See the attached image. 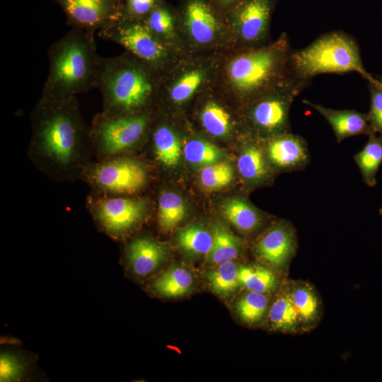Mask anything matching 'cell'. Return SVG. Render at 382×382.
Returning a JSON list of instances; mask_svg holds the SVG:
<instances>
[{
    "label": "cell",
    "instance_id": "1",
    "mask_svg": "<svg viewBox=\"0 0 382 382\" xmlns=\"http://www.w3.org/2000/svg\"><path fill=\"white\" fill-rule=\"evenodd\" d=\"M29 153L37 167L58 180L76 177L92 144L76 97L40 96L31 115Z\"/></svg>",
    "mask_w": 382,
    "mask_h": 382
},
{
    "label": "cell",
    "instance_id": "2",
    "mask_svg": "<svg viewBox=\"0 0 382 382\" xmlns=\"http://www.w3.org/2000/svg\"><path fill=\"white\" fill-rule=\"evenodd\" d=\"M94 33L71 28L47 51L49 71L41 96L65 98L96 88L100 56Z\"/></svg>",
    "mask_w": 382,
    "mask_h": 382
},
{
    "label": "cell",
    "instance_id": "3",
    "mask_svg": "<svg viewBox=\"0 0 382 382\" xmlns=\"http://www.w3.org/2000/svg\"><path fill=\"white\" fill-rule=\"evenodd\" d=\"M151 67L127 52L100 57L96 88L102 96L103 112L122 115L141 112L151 100L155 83Z\"/></svg>",
    "mask_w": 382,
    "mask_h": 382
},
{
    "label": "cell",
    "instance_id": "4",
    "mask_svg": "<svg viewBox=\"0 0 382 382\" xmlns=\"http://www.w3.org/2000/svg\"><path fill=\"white\" fill-rule=\"evenodd\" d=\"M289 64L292 76L307 86L322 74L355 72L367 82L376 80L365 69L355 40L342 31L324 33L306 47L292 50Z\"/></svg>",
    "mask_w": 382,
    "mask_h": 382
},
{
    "label": "cell",
    "instance_id": "5",
    "mask_svg": "<svg viewBox=\"0 0 382 382\" xmlns=\"http://www.w3.org/2000/svg\"><path fill=\"white\" fill-rule=\"evenodd\" d=\"M291 52L284 33L274 44L249 50L233 58L228 74L234 88L248 98L257 96L291 80L289 69Z\"/></svg>",
    "mask_w": 382,
    "mask_h": 382
},
{
    "label": "cell",
    "instance_id": "6",
    "mask_svg": "<svg viewBox=\"0 0 382 382\" xmlns=\"http://www.w3.org/2000/svg\"><path fill=\"white\" fill-rule=\"evenodd\" d=\"M149 122V115L144 112L122 115L102 112L96 116L90 127L92 145L105 156L121 154L141 141Z\"/></svg>",
    "mask_w": 382,
    "mask_h": 382
},
{
    "label": "cell",
    "instance_id": "7",
    "mask_svg": "<svg viewBox=\"0 0 382 382\" xmlns=\"http://www.w3.org/2000/svg\"><path fill=\"white\" fill-rule=\"evenodd\" d=\"M308 86L291 80L257 96L249 110L250 122L265 139L291 132L290 108Z\"/></svg>",
    "mask_w": 382,
    "mask_h": 382
},
{
    "label": "cell",
    "instance_id": "8",
    "mask_svg": "<svg viewBox=\"0 0 382 382\" xmlns=\"http://www.w3.org/2000/svg\"><path fill=\"white\" fill-rule=\"evenodd\" d=\"M98 35L120 45L151 68L158 66L166 56L164 44L144 21L120 18L99 30Z\"/></svg>",
    "mask_w": 382,
    "mask_h": 382
},
{
    "label": "cell",
    "instance_id": "9",
    "mask_svg": "<svg viewBox=\"0 0 382 382\" xmlns=\"http://www.w3.org/2000/svg\"><path fill=\"white\" fill-rule=\"evenodd\" d=\"M89 178L99 188L117 194H133L142 189L147 181L144 166L133 158L110 159L95 166Z\"/></svg>",
    "mask_w": 382,
    "mask_h": 382
},
{
    "label": "cell",
    "instance_id": "10",
    "mask_svg": "<svg viewBox=\"0 0 382 382\" xmlns=\"http://www.w3.org/2000/svg\"><path fill=\"white\" fill-rule=\"evenodd\" d=\"M298 248L296 231L288 220L280 219L272 224L253 244L255 257L267 266L281 270L294 257Z\"/></svg>",
    "mask_w": 382,
    "mask_h": 382
},
{
    "label": "cell",
    "instance_id": "11",
    "mask_svg": "<svg viewBox=\"0 0 382 382\" xmlns=\"http://www.w3.org/2000/svg\"><path fill=\"white\" fill-rule=\"evenodd\" d=\"M62 10L67 24L94 33L120 18L122 0H52Z\"/></svg>",
    "mask_w": 382,
    "mask_h": 382
},
{
    "label": "cell",
    "instance_id": "12",
    "mask_svg": "<svg viewBox=\"0 0 382 382\" xmlns=\"http://www.w3.org/2000/svg\"><path fill=\"white\" fill-rule=\"evenodd\" d=\"M146 211L144 199L110 197L99 201L94 213L101 228L110 236L117 238L137 226Z\"/></svg>",
    "mask_w": 382,
    "mask_h": 382
},
{
    "label": "cell",
    "instance_id": "13",
    "mask_svg": "<svg viewBox=\"0 0 382 382\" xmlns=\"http://www.w3.org/2000/svg\"><path fill=\"white\" fill-rule=\"evenodd\" d=\"M262 146L274 174L300 171L311 162L307 141L301 136L291 132L265 139Z\"/></svg>",
    "mask_w": 382,
    "mask_h": 382
},
{
    "label": "cell",
    "instance_id": "14",
    "mask_svg": "<svg viewBox=\"0 0 382 382\" xmlns=\"http://www.w3.org/2000/svg\"><path fill=\"white\" fill-rule=\"evenodd\" d=\"M168 246L152 237L142 236L132 239L124 251L127 271L139 279L154 274L167 260Z\"/></svg>",
    "mask_w": 382,
    "mask_h": 382
},
{
    "label": "cell",
    "instance_id": "15",
    "mask_svg": "<svg viewBox=\"0 0 382 382\" xmlns=\"http://www.w3.org/2000/svg\"><path fill=\"white\" fill-rule=\"evenodd\" d=\"M275 0H241L233 18L240 38L248 44L259 42L267 32Z\"/></svg>",
    "mask_w": 382,
    "mask_h": 382
},
{
    "label": "cell",
    "instance_id": "16",
    "mask_svg": "<svg viewBox=\"0 0 382 382\" xmlns=\"http://www.w3.org/2000/svg\"><path fill=\"white\" fill-rule=\"evenodd\" d=\"M303 103L314 109L327 120L337 143L353 136H368L374 132L369 124L367 113L355 110L332 109L306 99L303 100Z\"/></svg>",
    "mask_w": 382,
    "mask_h": 382
},
{
    "label": "cell",
    "instance_id": "17",
    "mask_svg": "<svg viewBox=\"0 0 382 382\" xmlns=\"http://www.w3.org/2000/svg\"><path fill=\"white\" fill-rule=\"evenodd\" d=\"M252 139L240 151L237 169L243 180L252 187L265 184L272 179V170L265 157L262 142Z\"/></svg>",
    "mask_w": 382,
    "mask_h": 382
},
{
    "label": "cell",
    "instance_id": "18",
    "mask_svg": "<svg viewBox=\"0 0 382 382\" xmlns=\"http://www.w3.org/2000/svg\"><path fill=\"white\" fill-rule=\"evenodd\" d=\"M184 19L192 37L207 44L216 33L218 20L210 4L205 0H187L184 6Z\"/></svg>",
    "mask_w": 382,
    "mask_h": 382
},
{
    "label": "cell",
    "instance_id": "19",
    "mask_svg": "<svg viewBox=\"0 0 382 382\" xmlns=\"http://www.w3.org/2000/svg\"><path fill=\"white\" fill-rule=\"evenodd\" d=\"M223 216L240 232L252 234L266 223V218L243 197H233L221 205Z\"/></svg>",
    "mask_w": 382,
    "mask_h": 382
},
{
    "label": "cell",
    "instance_id": "20",
    "mask_svg": "<svg viewBox=\"0 0 382 382\" xmlns=\"http://www.w3.org/2000/svg\"><path fill=\"white\" fill-rule=\"evenodd\" d=\"M301 328H314L321 316V304L315 289L307 282H293L288 286Z\"/></svg>",
    "mask_w": 382,
    "mask_h": 382
},
{
    "label": "cell",
    "instance_id": "21",
    "mask_svg": "<svg viewBox=\"0 0 382 382\" xmlns=\"http://www.w3.org/2000/svg\"><path fill=\"white\" fill-rule=\"evenodd\" d=\"M267 319L270 328L276 331L296 332L301 329L288 287L282 291L272 303Z\"/></svg>",
    "mask_w": 382,
    "mask_h": 382
},
{
    "label": "cell",
    "instance_id": "22",
    "mask_svg": "<svg viewBox=\"0 0 382 382\" xmlns=\"http://www.w3.org/2000/svg\"><path fill=\"white\" fill-rule=\"evenodd\" d=\"M193 277L182 267H172L155 278L149 287L161 297L173 298L186 294L192 288Z\"/></svg>",
    "mask_w": 382,
    "mask_h": 382
},
{
    "label": "cell",
    "instance_id": "23",
    "mask_svg": "<svg viewBox=\"0 0 382 382\" xmlns=\"http://www.w3.org/2000/svg\"><path fill=\"white\" fill-rule=\"evenodd\" d=\"M363 181L369 187L376 184V174L382 164V136L373 132L368 135V140L363 149L354 154Z\"/></svg>",
    "mask_w": 382,
    "mask_h": 382
},
{
    "label": "cell",
    "instance_id": "24",
    "mask_svg": "<svg viewBox=\"0 0 382 382\" xmlns=\"http://www.w3.org/2000/svg\"><path fill=\"white\" fill-rule=\"evenodd\" d=\"M155 158L166 167L177 166L181 158L182 147L175 132L165 125L158 126L153 133Z\"/></svg>",
    "mask_w": 382,
    "mask_h": 382
},
{
    "label": "cell",
    "instance_id": "25",
    "mask_svg": "<svg viewBox=\"0 0 382 382\" xmlns=\"http://www.w3.org/2000/svg\"><path fill=\"white\" fill-rule=\"evenodd\" d=\"M212 233L213 246L207 257L210 262L218 265L238 256L242 247L240 238L219 224L214 226Z\"/></svg>",
    "mask_w": 382,
    "mask_h": 382
},
{
    "label": "cell",
    "instance_id": "26",
    "mask_svg": "<svg viewBox=\"0 0 382 382\" xmlns=\"http://www.w3.org/2000/svg\"><path fill=\"white\" fill-rule=\"evenodd\" d=\"M176 241L184 252L207 258L213 246L214 236L203 226L191 225L178 232Z\"/></svg>",
    "mask_w": 382,
    "mask_h": 382
},
{
    "label": "cell",
    "instance_id": "27",
    "mask_svg": "<svg viewBox=\"0 0 382 382\" xmlns=\"http://www.w3.org/2000/svg\"><path fill=\"white\" fill-rule=\"evenodd\" d=\"M241 285L249 291L268 294L279 285L277 275L268 267L261 265H243L239 267Z\"/></svg>",
    "mask_w": 382,
    "mask_h": 382
},
{
    "label": "cell",
    "instance_id": "28",
    "mask_svg": "<svg viewBox=\"0 0 382 382\" xmlns=\"http://www.w3.org/2000/svg\"><path fill=\"white\" fill-rule=\"evenodd\" d=\"M186 207L183 198L175 192H162L158 199V222L166 231L175 228L183 219Z\"/></svg>",
    "mask_w": 382,
    "mask_h": 382
},
{
    "label": "cell",
    "instance_id": "29",
    "mask_svg": "<svg viewBox=\"0 0 382 382\" xmlns=\"http://www.w3.org/2000/svg\"><path fill=\"white\" fill-rule=\"evenodd\" d=\"M269 302L267 294L248 290L236 303V312L243 322L254 325L261 322L268 313Z\"/></svg>",
    "mask_w": 382,
    "mask_h": 382
},
{
    "label": "cell",
    "instance_id": "30",
    "mask_svg": "<svg viewBox=\"0 0 382 382\" xmlns=\"http://www.w3.org/2000/svg\"><path fill=\"white\" fill-rule=\"evenodd\" d=\"M238 270L239 267L233 260L218 265L207 276L211 289L221 295L233 292L241 285Z\"/></svg>",
    "mask_w": 382,
    "mask_h": 382
},
{
    "label": "cell",
    "instance_id": "31",
    "mask_svg": "<svg viewBox=\"0 0 382 382\" xmlns=\"http://www.w3.org/2000/svg\"><path fill=\"white\" fill-rule=\"evenodd\" d=\"M183 154L188 163L202 168L221 161L223 156L219 148L202 139L187 141L184 146Z\"/></svg>",
    "mask_w": 382,
    "mask_h": 382
},
{
    "label": "cell",
    "instance_id": "32",
    "mask_svg": "<svg viewBox=\"0 0 382 382\" xmlns=\"http://www.w3.org/2000/svg\"><path fill=\"white\" fill-rule=\"evenodd\" d=\"M30 369V361L24 354L11 350L1 352V381H20L26 378Z\"/></svg>",
    "mask_w": 382,
    "mask_h": 382
},
{
    "label": "cell",
    "instance_id": "33",
    "mask_svg": "<svg viewBox=\"0 0 382 382\" xmlns=\"http://www.w3.org/2000/svg\"><path fill=\"white\" fill-rule=\"evenodd\" d=\"M233 168L228 162L219 161L202 168L199 173L201 185L209 191L220 190L233 180Z\"/></svg>",
    "mask_w": 382,
    "mask_h": 382
},
{
    "label": "cell",
    "instance_id": "34",
    "mask_svg": "<svg viewBox=\"0 0 382 382\" xmlns=\"http://www.w3.org/2000/svg\"><path fill=\"white\" fill-rule=\"evenodd\" d=\"M200 117L204 129L214 137H226L231 130L230 115L214 102H209L204 105Z\"/></svg>",
    "mask_w": 382,
    "mask_h": 382
},
{
    "label": "cell",
    "instance_id": "35",
    "mask_svg": "<svg viewBox=\"0 0 382 382\" xmlns=\"http://www.w3.org/2000/svg\"><path fill=\"white\" fill-rule=\"evenodd\" d=\"M143 21L160 40L161 37L170 35L173 30V15L168 8L161 4V1Z\"/></svg>",
    "mask_w": 382,
    "mask_h": 382
},
{
    "label": "cell",
    "instance_id": "36",
    "mask_svg": "<svg viewBox=\"0 0 382 382\" xmlns=\"http://www.w3.org/2000/svg\"><path fill=\"white\" fill-rule=\"evenodd\" d=\"M203 79L199 70H193L183 74L170 90V97L175 103L187 100L197 91Z\"/></svg>",
    "mask_w": 382,
    "mask_h": 382
},
{
    "label": "cell",
    "instance_id": "37",
    "mask_svg": "<svg viewBox=\"0 0 382 382\" xmlns=\"http://www.w3.org/2000/svg\"><path fill=\"white\" fill-rule=\"evenodd\" d=\"M370 93V109L368 114L369 124L375 133L382 136V81L368 82Z\"/></svg>",
    "mask_w": 382,
    "mask_h": 382
},
{
    "label": "cell",
    "instance_id": "38",
    "mask_svg": "<svg viewBox=\"0 0 382 382\" xmlns=\"http://www.w3.org/2000/svg\"><path fill=\"white\" fill-rule=\"evenodd\" d=\"M160 0H122L120 18L143 21Z\"/></svg>",
    "mask_w": 382,
    "mask_h": 382
},
{
    "label": "cell",
    "instance_id": "39",
    "mask_svg": "<svg viewBox=\"0 0 382 382\" xmlns=\"http://www.w3.org/2000/svg\"><path fill=\"white\" fill-rule=\"evenodd\" d=\"M217 3L221 4L222 5H236L241 0H215Z\"/></svg>",
    "mask_w": 382,
    "mask_h": 382
},
{
    "label": "cell",
    "instance_id": "40",
    "mask_svg": "<svg viewBox=\"0 0 382 382\" xmlns=\"http://www.w3.org/2000/svg\"><path fill=\"white\" fill-rule=\"evenodd\" d=\"M378 213L380 215H382V207L380 208Z\"/></svg>",
    "mask_w": 382,
    "mask_h": 382
},
{
    "label": "cell",
    "instance_id": "41",
    "mask_svg": "<svg viewBox=\"0 0 382 382\" xmlns=\"http://www.w3.org/2000/svg\"></svg>",
    "mask_w": 382,
    "mask_h": 382
}]
</instances>
